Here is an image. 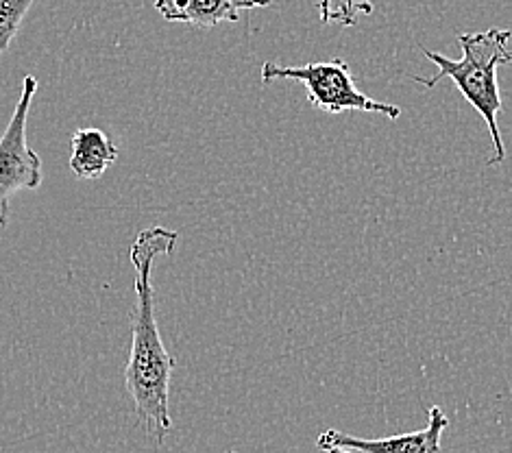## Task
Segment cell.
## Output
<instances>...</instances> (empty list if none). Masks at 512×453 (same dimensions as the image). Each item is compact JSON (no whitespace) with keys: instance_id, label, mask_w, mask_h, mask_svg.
Instances as JSON below:
<instances>
[{"instance_id":"cell-6","label":"cell","mask_w":512,"mask_h":453,"mask_svg":"<svg viewBox=\"0 0 512 453\" xmlns=\"http://www.w3.org/2000/svg\"><path fill=\"white\" fill-rule=\"evenodd\" d=\"M273 0H155L166 22H184L199 29H214L221 22H238L240 11L268 7Z\"/></svg>"},{"instance_id":"cell-9","label":"cell","mask_w":512,"mask_h":453,"mask_svg":"<svg viewBox=\"0 0 512 453\" xmlns=\"http://www.w3.org/2000/svg\"><path fill=\"white\" fill-rule=\"evenodd\" d=\"M35 3L38 0H0V55L7 53Z\"/></svg>"},{"instance_id":"cell-2","label":"cell","mask_w":512,"mask_h":453,"mask_svg":"<svg viewBox=\"0 0 512 453\" xmlns=\"http://www.w3.org/2000/svg\"><path fill=\"white\" fill-rule=\"evenodd\" d=\"M508 42L510 31L506 29L460 33L458 44L462 46V57L458 61L430 51V48H421L423 55L432 64H436L438 70L434 77H414V81L423 85V88H436L441 79H451L456 83L458 92L465 96L475 112L484 118L486 127H489L495 149L493 157L489 159V166L502 164L506 159V146L502 140V131H499L497 125V116L504 109L497 83V70L506 64H512Z\"/></svg>"},{"instance_id":"cell-5","label":"cell","mask_w":512,"mask_h":453,"mask_svg":"<svg viewBox=\"0 0 512 453\" xmlns=\"http://www.w3.org/2000/svg\"><path fill=\"white\" fill-rule=\"evenodd\" d=\"M447 425L449 419L445 412L438 406H432L428 412V425L423 430L388 438H360L338 430H327L316 440V447L323 451L343 447L358 453H441V436Z\"/></svg>"},{"instance_id":"cell-7","label":"cell","mask_w":512,"mask_h":453,"mask_svg":"<svg viewBox=\"0 0 512 453\" xmlns=\"http://www.w3.org/2000/svg\"><path fill=\"white\" fill-rule=\"evenodd\" d=\"M70 168L79 179H99L120 157L116 144L103 129H77L70 138Z\"/></svg>"},{"instance_id":"cell-11","label":"cell","mask_w":512,"mask_h":453,"mask_svg":"<svg viewBox=\"0 0 512 453\" xmlns=\"http://www.w3.org/2000/svg\"><path fill=\"white\" fill-rule=\"evenodd\" d=\"M227 453H236V451H227Z\"/></svg>"},{"instance_id":"cell-3","label":"cell","mask_w":512,"mask_h":453,"mask_svg":"<svg viewBox=\"0 0 512 453\" xmlns=\"http://www.w3.org/2000/svg\"><path fill=\"white\" fill-rule=\"evenodd\" d=\"M282 79L301 81L306 85L308 103L327 114L367 112L382 114L390 120H397L401 116V109L397 105L375 101L360 92L356 81H353L349 64L340 57L314 61V64L306 66H279L275 61H266L262 66V83L268 85Z\"/></svg>"},{"instance_id":"cell-1","label":"cell","mask_w":512,"mask_h":453,"mask_svg":"<svg viewBox=\"0 0 512 453\" xmlns=\"http://www.w3.org/2000/svg\"><path fill=\"white\" fill-rule=\"evenodd\" d=\"M179 234L166 227H146L131 244L129 260L136 271V308L131 312V349L125 366V388L133 401V412L146 434L157 445L164 443L173 427L170 421V377L175 358L168 353L155 318L151 273L160 255H170Z\"/></svg>"},{"instance_id":"cell-10","label":"cell","mask_w":512,"mask_h":453,"mask_svg":"<svg viewBox=\"0 0 512 453\" xmlns=\"http://www.w3.org/2000/svg\"><path fill=\"white\" fill-rule=\"evenodd\" d=\"M327 453H358V451H351V449H343V447H334V449H329Z\"/></svg>"},{"instance_id":"cell-8","label":"cell","mask_w":512,"mask_h":453,"mask_svg":"<svg viewBox=\"0 0 512 453\" xmlns=\"http://www.w3.org/2000/svg\"><path fill=\"white\" fill-rule=\"evenodd\" d=\"M319 18L323 24H338V27H353L360 16L373 14L371 0H319Z\"/></svg>"},{"instance_id":"cell-4","label":"cell","mask_w":512,"mask_h":453,"mask_svg":"<svg viewBox=\"0 0 512 453\" xmlns=\"http://www.w3.org/2000/svg\"><path fill=\"white\" fill-rule=\"evenodd\" d=\"M38 79L27 75L11 114L7 129L0 136V227L9 225V201L22 190H38L42 186V159L27 140V120L38 92Z\"/></svg>"}]
</instances>
